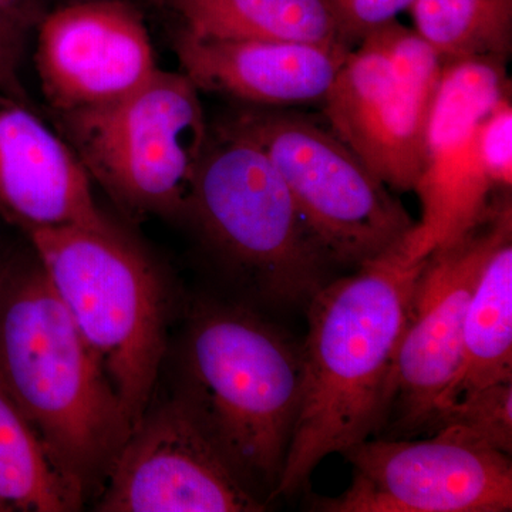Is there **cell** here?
<instances>
[{"mask_svg": "<svg viewBox=\"0 0 512 512\" xmlns=\"http://www.w3.org/2000/svg\"><path fill=\"white\" fill-rule=\"evenodd\" d=\"M505 380H512V218L478 271L464 320L463 366L450 403Z\"/></svg>", "mask_w": 512, "mask_h": 512, "instance_id": "2e32d148", "label": "cell"}, {"mask_svg": "<svg viewBox=\"0 0 512 512\" xmlns=\"http://www.w3.org/2000/svg\"><path fill=\"white\" fill-rule=\"evenodd\" d=\"M36 37V72L52 114L124 99L160 70L146 22L130 0L56 6Z\"/></svg>", "mask_w": 512, "mask_h": 512, "instance_id": "7c38bea8", "label": "cell"}, {"mask_svg": "<svg viewBox=\"0 0 512 512\" xmlns=\"http://www.w3.org/2000/svg\"><path fill=\"white\" fill-rule=\"evenodd\" d=\"M6 259H8V255L3 251L2 245H0V271H2L3 265H5Z\"/></svg>", "mask_w": 512, "mask_h": 512, "instance_id": "d4e9b609", "label": "cell"}, {"mask_svg": "<svg viewBox=\"0 0 512 512\" xmlns=\"http://www.w3.org/2000/svg\"><path fill=\"white\" fill-rule=\"evenodd\" d=\"M99 495L101 512H259L268 505L178 396L148 407Z\"/></svg>", "mask_w": 512, "mask_h": 512, "instance_id": "30bf717a", "label": "cell"}, {"mask_svg": "<svg viewBox=\"0 0 512 512\" xmlns=\"http://www.w3.org/2000/svg\"><path fill=\"white\" fill-rule=\"evenodd\" d=\"M339 35L349 47L359 45L377 29L389 25L403 12H409L414 0H322Z\"/></svg>", "mask_w": 512, "mask_h": 512, "instance_id": "603a6c76", "label": "cell"}, {"mask_svg": "<svg viewBox=\"0 0 512 512\" xmlns=\"http://www.w3.org/2000/svg\"><path fill=\"white\" fill-rule=\"evenodd\" d=\"M185 218L232 269L278 302H308L335 264L269 157L224 126L208 138Z\"/></svg>", "mask_w": 512, "mask_h": 512, "instance_id": "5b68a950", "label": "cell"}, {"mask_svg": "<svg viewBox=\"0 0 512 512\" xmlns=\"http://www.w3.org/2000/svg\"><path fill=\"white\" fill-rule=\"evenodd\" d=\"M478 156L497 191H510L512 184L511 93L498 100L481 121L477 134Z\"/></svg>", "mask_w": 512, "mask_h": 512, "instance_id": "7402d4cb", "label": "cell"}, {"mask_svg": "<svg viewBox=\"0 0 512 512\" xmlns=\"http://www.w3.org/2000/svg\"><path fill=\"white\" fill-rule=\"evenodd\" d=\"M505 63L490 57L444 63L424 128L423 167L413 190L420 198L421 220L402 245L409 261H423L434 249L463 237L501 192L481 164L477 134L488 111L511 93Z\"/></svg>", "mask_w": 512, "mask_h": 512, "instance_id": "ba28073f", "label": "cell"}, {"mask_svg": "<svg viewBox=\"0 0 512 512\" xmlns=\"http://www.w3.org/2000/svg\"><path fill=\"white\" fill-rule=\"evenodd\" d=\"M301 394V348L281 330L239 306L194 312L178 397L266 503L284 471Z\"/></svg>", "mask_w": 512, "mask_h": 512, "instance_id": "3957f363", "label": "cell"}, {"mask_svg": "<svg viewBox=\"0 0 512 512\" xmlns=\"http://www.w3.org/2000/svg\"><path fill=\"white\" fill-rule=\"evenodd\" d=\"M430 430L446 439L511 456L512 380L458 397L437 413Z\"/></svg>", "mask_w": 512, "mask_h": 512, "instance_id": "ffe728a7", "label": "cell"}, {"mask_svg": "<svg viewBox=\"0 0 512 512\" xmlns=\"http://www.w3.org/2000/svg\"><path fill=\"white\" fill-rule=\"evenodd\" d=\"M47 8L52 9L56 6L69 5V3L84 2V0H43ZM130 2H140V0H130ZM146 2H160V0H146Z\"/></svg>", "mask_w": 512, "mask_h": 512, "instance_id": "cb8c5ba5", "label": "cell"}, {"mask_svg": "<svg viewBox=\"0 0 512 512\" xmlns=\"http://www.w3.org/2000/svg\"><path fill=\"white\" fill-rule=\"evenodd\" d=\"M431 103L394 79L369 40L350 50L322 100L332 133L397 191L419 180Z\"/></svg>", "mask_w": 512, "mask_h": 512, "instance_id": "4fadbf2b", "label": "cell"}, {"mask_svg": "<svg viewBox=\"0 0 512 512\" xmlns=\"http://www.w3.org/2000/svg\"><path fill=\"white\" fill-rule=\"evenodd\" d=\"M424 262L394 249L356 274L326 282L306 302L301 404L275 498L308 487L322 460L382 426Z\"/></svg>", "mask_w": 512, "mask_h": 512, "instance_id": "6da1fadb", "label": "cell"}, {"mask_svg": "<svg viewBox=\"0 0 512 512\" xmlns=\"http://www.w3.org/2000/svg\"><path fill=\"white\" fill-rule=\"evenodd\" d=\"M173 49L181 72L200 92L262 109L322 103L350 52L348 46L202 39L181 29Z\"/></svg>", "mask_w": 512, "mask_h": 512, "instance_id": "9a60e30c", "label": "cell"}, {"mask_svg": "<svg viewBox=\"0 0 512 512\" xmlns=\"http://www.w3.org/2000/svg\"><path fill=\"white\" fill-rule=\"evenodd\" d=\"M345 457L348 490L319 497L325 512H507L512 510L511 456L434 434L423 441L370 440Z\"/></svg>", "mask_w": 512, "mask_h": 512, "instance_id": "8fae6325", "label": "cell"}, {"mask_svg": "<svg viewBox=\"0 0 512 512\" xmlns=\"http://www.w3.org/2000/svg\"><path fill=\"white\" fill-rule=\"evenodd\" d=\"M26 235L133 431L151 406L167 339L156 268L116 227L42 228Z\"/></svg>", "mask_w": 512, "mask_h": 512, "instance_id": "277c9868", "label": "cell"}, {"mask_svg": "<svg viewBox=\"0 0 512 512\" xmlns=\"http://www.w3.org/2000/svg\"><path fill=\"white\" fill-rule=\"evenodd\" d=\"M0 383L86 497L100 493L130 424L33 249L0 271Z\"/></svg>", "mask_w": 512, "mask_h": 512, "instance_id": "7a4b0ae2", "label": "cell"}, {"mask_svg": "<svg viewBox=\"0 0 512 512\" xmlns=\"http://www.w3.org/2000/svg\"><path fill=\"white\" fill-rule=\"evenodd\" d=\"M86 498L0 383V512L79 511Z\"/></svg>", "mask_w": 512, "mask_h": 512, "instance_id": "ac0fdd59", "label": "cell"}, {"mask_svg": "<svg viewBox=\"0 0 512 512\" xmlns=\"http://www.w3.org/2000/svg\"><path fill=\"white\" fill-rule=\"evenodd\" d=\"M52 116L90 180L121 210L185 217L210 130L200 90L183 72L160 69L124 99Z\"/></svg>", "mask_w": 512, "mask_h": 512, "instance_id": "8992f818", "label": "cell"}, {"mask_svg": "<svg viewBox=\"0 0 512 512\" xmlns=\"http://www.w3.org/2000/svg\"><path fill=\"white\" fill-rule=\"evenodd\" d=\"M225 128L275 165L320 245L359 266L402 248L416 222L389 187L332 130L296 111L248 107Z\"/></svg>", "mask_w": 512, "mask_h": 512, "instance_id": "52a82bcc", "label": "cell"}, {"mask_svg": "<svg viewBox=\"0 0 512 512\" xmlns=\"http://www.w3.org/2000/svg\"><path fill=\"white\" fill-rule=\"evenodd\" d=\"M0 215L25 234L42 228H113L92 180L59 131L30 103L0 92Z\"/></svg>", "mask_w": 512, "mask_h": 512, "instance_id": "5bb4252c", "label": "cell"}, {"mask_svg": "<svg viewBox=\"0 0 512 512\" xmlns=\"http://www.w3.org/2000/svg\"><path fill=\"white\" fill-rule=\"evenodd\" d=\"M512 218L507 192L491 202L463 237L434 249L421 269L392 380L389 414L406 433L430 429L448 406L463 366L467 306L481 264L505 221ZM387 414V416H389Z\"/></svg>", "mask_w": 512, "mask_h": 512, "instance_id": "9c48e42d", "label": "cell"}, {"mask_svg": "<svg viewBox=\"0 0 512 512\" xmlns=\"http://www.w3.org/2000/svg\"><path fill=\"white\" fill-rule=\"evenodd\" d=\"M414 30L444 63L512 52V0H414Z\"/></svg>", "mask_w": 512, "mask_h": 512, "instance_id": "d6986e66", "label": "cell"}, {"mask_svg": "<svg viewBox=\"0 0 512 512\" xmlns=\"http://www.w3.org/2000/svg\"><path fill=\"white\" fill-rule=\"evenodd\" d=\"M202 39L348 46L322 0H160ZM349 47V46H348Z\"/></svg>", "mask_w": 512, "mask_h": 512, "instance_id": "e0dca14e", "label": "cell"}, {"mask_svg": "<svg viewBox=\"0 0 512 512\" xmlns=\"http://www.w3.org/2000/svg\"><path fill=\"white\" fill-rule=\"evenodd\" d=\"M49 10L43 0H0V92L25 103L29 96L20 67L30 33Z\"/></svg>", "mask_w": 512, "mask_h": 512, "instance_id": "44dd1931", "label": "cell"}]
</instances>
